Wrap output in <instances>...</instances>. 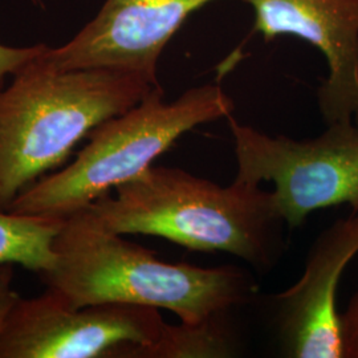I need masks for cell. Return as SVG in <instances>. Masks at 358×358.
Returning a JSON list of instances; mask_svg holds the SVG:
<instances>
[{
	"instance_id": "4fadbf2b",
	"label": "cell",
	"mask_w": 358,
	"mask_h": 358,
	"mask_svg": "<svg viewBox=\"0 0 358 358\" xmlns=\"http://www.w3.org/2000/svg\"><path fill=\"white\" fill-rule=\"evenodd\" d=\"M341 320L343 358H358V292L352 296Z\"/></svg>"
},
{
	"instance_id": "9c48e42d",
	"label": "cell",
	"mask_w": 358,
	"mask_h": 358,
	"mask_svg": "<svg viewBox=\"0 0 358 358\" xmlns=\"http://www.w3.org/2000/svg\"><path fill=\"white\" fill-rule=\"evenodd\" d=\"M266 41L294 35L325 56L329 73L317 90L327 125L358 127V0H243Z\"/></svg>"
},
{
	"instance_id": "5b68a950",
	"label": "cell",
	"mask_w": 358,
	"mask_h": 358,
	"mask_svg": "<svg viewBox=\"0 0 358 358\" xmlns=\"http://www.w3.org/2000/svg\"><path fill=\"white\" fill-rule=\"evenodd\" d=\"M238 164L235 178L272 182L285 224L301 227L316 210L350 206L358 213V127L334 122L316 138L268 136L229 118Z\"/></svg>"
},
{
	"instance_id": "8fae6325",
	"label": "cell",
	"mask_w": 358,
	"mask_h": 358,
	"mask_svg": "<svg viewBox=\"0 0 358 358\" xmlns=\"http://www.w3.org/2000/svg\"><path fill=\"white\" fill-rule=\"evenodd\" d=\"M64 219L23 217L0 211V263L41 272L53 264L52 242Z\"/></svg>"
},
{
	"instance_id": "8992f818",
	"label": "cell",
	"mask_w": 358,
	"mask_h": 358,
	"mask_svg": "<svg viewBox=\"0 0 358 358\" xmlns=\"http://www.w3.org/2000/svg\"><path fill=\"white\" fill-rule=\"evenodd\" d=\"M159 310L124 303L77 308L51 289L22 299L8 287L0 291V358H115L161 337L167 322Z\"/></svg>"
},
{
	"instance_id": "30bf717a",
	"label": "cell",
	"mask_w": 358,
	"mask_h": 358,
	"mask_svg": "<svg viewBox=\"0 0 358 358\" xmlns=\"http://www.w3.org/2000/svg\"><path fill=\"white\" fill-rule=\"evenodd\" d=\"M229 313L223 312L201 322L166 324L161 337L149 346L125 348L115 358L232 357L239 343L231 328Z\"/></svg>"
},
{
	"instance_id": "7c38bea8",
	"label": "cell",
	"mask_w": 358,
	"mask_h": 358,
	"mask_svg": "<svg viewBox=\"0 0 358 358\" xmlns=\"http://www.w3.org/2000/svg\"><path fill=\"white\" fill-rule=\"evenodd\" d=\"M45 48V44L22 48L0 44V90L4 88L7 77L15 76L27 65L35 62Z\"/></svg>"
},
{
	"instance_id": "ba28073f",
	"label": "cell",
	"mask_w": 358,
	"mask_h": 358,
	"mask_svg": "<svg viewBox=\"0 0 358 358\" xmlns=\"http://www.w3.org/2000/svg\"><path fill=\"white\" fill-rule=\"evenodd\" d=\"M358 254V213L336 220L308 252L304 272L272 299L273 325L282 356L343 358L338 282Z\"/></svg>"
},
{
	"instance_id": "6da1fadb",
	"label": "cell",
	"mask_w": 358,
	"mask_h": 358,
	"mask_svg": "<svg viewBox=\"0 0 358 358\" xmlns=\"http://www.w3.org/2000/svg\"><path fill=\"white\" fill-rule=\"evenodd\" d=\"M84 208L118 235L164 238L192 251L227 252L260 273L282 257L285 222L273 192L234 179L229 186L179 167H148Z\"/></svg>"
},
{
	"instance_id": "52a82bcc",
	"label": "cell",
	"mask_w": 358,
	"mask_h": 358,
	"mask_svg": "<svg viewBox=\"0 0 358 358\" xmlns=\"http://www.w3.org/2000/svg\"><path fill=\"white\" fill-rule=\"evenodd\" d=\"M214 0H106L69 43L36 59L55 71L112 69L159 85L158 60L186 19Z\"/></svg>"
},
{
	"instance_id": "9a60e30c",
	"label": "cell",
	"mask_w": 358,
	"mask_h": 358,
	"mask_svg": "<svg viewBox=\"0 0 358 358\" xmlns=\"http://www.w3.org/2000/svg\"><path fill=\"white\" fill-rule=\"evenodd\" d=\"M35 1H36V0H35Z\"/></svg>"
},
{
	"instance_id": "7a4b0ae2",
	"label": "cell",
	"mask_w": 358,
	"mask_h": 358,
	"mask_svg": "<svg viewBox=\"0 0 358 358\" xmlns=\"http://www.w3.org/2000/svg\"><path fill=\"white\" fill-rule=\"evenodd\" d=\"M52 252L53 264L38 278L73 307L138 304L195 324L244 306L255 294V282L243 269L165 263L153 251L105 230L84 210L65 217Z\"/></svg>"
},
{
	"instance_id": "277c9868",
	"label": "cell",
	"mask_w": 358,
	"mask_h": 358,
	"mask_svg": "<svg viewBox=\"0 0 358 358\" xmlns=\"http://www.w3.org/2000/svg\"><path fill=\"white\" fill-rule=\"evenodd\" d=\"M234 109L230 96L217 84L186 90L173 103L165 101L158 85L128 112L93 129L73 162L38 179L7 211L23 217H71L140 176L185 133L229 118Z\"/></svg>"
},
{
	"instance_id": "3957f363",
	"label": "cell",
	"mask_w": 358,
	"mask_h": 358,
	"mask_svg": "<svg viewBox=\"0 0 358 358\" xmlns=\"http://www.w3.org/2000/svg\"><path fill=\"white\" fill-rule=\"evenodd\" d=\"M158 87L112 69L55 71L32 62L0 90V211L64 165L77 143Z\"/></svg>"
},
{
	"instance_id": "5bb4252c",
	"label": "cell",
	"mask_w": 358,
	"mask_h": 358,
	"mask_svg": "<svg viewBox=\"0 0 358 358\" xmlns=\"http://www.w3.org/2000/svg\"><path fill=\"white\" fill-rule=\"evenodd\" d=\"M13 264L0 263V291L10 287L13 276Z\"/></svg>"
}]
</instances>
